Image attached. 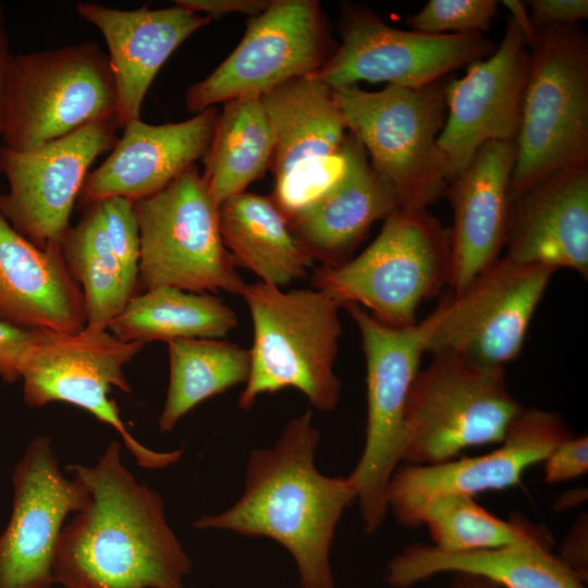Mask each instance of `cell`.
<instances>
[{
	"instance_id": "6da1fadb",
	"label": "cell",
	"mask_w": 588,
	"mask_h": 588,
	"mask_svg": "<svg viewBox=\"0 0 588 588\" xmlns=\"http://www.w3.org/2000/svg\"><path fill=\"white\" fill-rule=\"evenodd\" d=\"M68 470L87 488L86 506L65 523L54 583L64 588H185L192 562L170 527L162 497L123 464L120 441L94 465Z\"/></svg>"
},
{
	"instance_id": "7a4b0ae2",
	"label": "cell",
	"mask_w": 588,
	"mask_h": 588,
	"mask_svg": "<svg viewBox=\"0 0 588 588\" xmlns=\"http://www.w3.org/2000/svg\"><path fill=\"white\" fill-rule=\"evenodd\" d=\"M319 442L310 409L289 420L273 446L250 451L241 497L194 527L272 539L293 558L299 588H334V532L355 492L347 477L317 469Z\"/></svg>"
},
{
	"instance_id": "3957f363",
	"label": "cell",
	"mask_w": 588,
	"mask_h": 588,
	"mask_svg": "<svg viewBox=\"0 0 588 588\" xmlns=\"http://www.w3.org/2000/svg\"><path fill=\"white\" fill-rule=\"evenodd\" d=\"M241 296L252 316L254 340L238 407L249 409L262 394L294 388L314 408L333 411L341 395L333 369L342 333L341 305L321 290L284 292L260 281L246 283Z\"/></svg>"
},
{
	"instance_id": "277c9868",
	"label": "cell",
	"mask_w": 588,
	"mask_h": 588,
	"mask_svg": "<svg viewBox=\"0 0 588 588\" xmlns=\"http://www.w3.org/2000/svg\"><path fill=\"white\" fill-rule=\"evenodd\" d=\"M529 61L509 201L555 172L588 164V39L578 24L527 37Z\"/></svg>"
},
{
	"instance_id": "5b68a950",
	"label": "cell",
	"mask_w": 588,
	"mask_h": 588,
	"mask_svg": "<svg viewBox=\"0 0 588 588\" xmlns=\"http://www.w3.org/2000/svg\"><path fill=\"white\" fill-rule=\"evenodd\" d=\"M450 232L427 209H400L383 221L376 240L357 257L321 265L314 287L340 305L355 303L379 322L403 328L450 281Z\"/></svg>"
},
{
	"instance_id": "8992f818",
	"label": "cell",
	"mask_w": 588,
	"mask_h": 588,
	"mask_svg": "<svg viewBox=\"0 0 588 588\" xmlns=\"http://www.w3.org/2000/svg\"><path fill=\"white\" fill-rule=\"evenodd\" d=\"M444 77L422 88L356 84L333 89L346 128L394 188L402 209H427L448 185L437 139L445 122Z\"/></svg>"
},
{
	"instance_id": "52a82bcc",
	"label": "cell",
	"mask_w": 588,
	"mask_h": 588,
	"mask_svg": "<svg viewBox=\"0 0 588 588\" xmlns=\"http://www.w3.org/2000/svg\"><path fill=\"white\" fill-rule=\"evenodd\" d=\"M522 408L504 367L433 355L409 391L401 463L439 464L467 448L499 444Z\"/></svg>"
},
{
	"instance_id": "ba28073f",
	"label": "cell",
	"mask_w": 588,
	"mask_h": 588,
	"mask_svg": "<svg viewBox=\"0 0 588 588\" xmlns=\"http://www.w3.org/2000/svg\"><path fill=\"white\" fill-rule=\"evenodd\" d=\"M343 308L360 333L367 388L365 444L347 479L355 492L364 529L375 534L389 513L385 493L392 474L401 464L405 408L440 308L437 306L424 320L403 328L379 322L355 303Z\"/></svg>"
},
{
	"instance_id": "9c48e42d",
	"label": "cell",
	"mask_w": 588,
	"mask_h": 588,
	"mask_svg": "<svg viewBox=\"0 0 588 588\" xmlns=\"http://www.w3.org/2000/svg\"><path fill=\"white\" fill-rule=\"evenodd\" d=\"M108 54L90 40L13 56L2 146L29 150L84 125L115 117Z\"/></svg>"
},
{
	"instance_id": "30bf717a",
	"label": "cell",
	"mask_w": 588,
	"mask_h": 588,
	"mask_svg": "<svg viewBox=\"0 0 588 588\" xmlns=\"http://www.w3.org/2000/svg\"><path fill=\"white\" fill-rule=\"evenodd\" d=\"M140 237L138 284L241 295L246 282L223 244L219 206L194 166L134 201Z\"/></svg>"
},
{
	"instance_id": "8fae6325",
	"label": "cell",
	"mask_w": 588,
	"mask_h": 588,
	"mask_svg": "<svg viewBox=\"0 0 588 588\" xmlns=\"http://www.w3.org/2000/svg\"><path fill=\"white\" fill-rule=\"evenodd\" d=\"M143 347L144 344L122 341L108 330L45 332L22 365L23 400L33 408L51 402L83 408L119 432L140 467L166 468L180 461L183 449L159 452L142 444L128 432L117 404L109 397L112 387L132 392L124 366Z\"/></svg>"
},
{
	"instance_id": "7c38bea8",
	"label": "cell",
	"mask_w": 588,
	"mask_h": 588,
	"mask_svg": "<svg viewBox=\"0 0 588 588\" xmlns=\"http://www.w3.org/2000/svg\"><path fill=\"white\" fill-rule=\"evenodd\" d=\"M335 49L317 1L272 0L248 21L228 58L187 88L186 109L196 114L219 102L262 96L290 79L316 73Z\"/></svg>"
},
{
	"instance_id": "4fadbf2b",
	"label": "cell",
	"mask_w": 588,
	"mask_h": 588,
	"mask_svg": "<svg viewBox=\"0 0 588 588\" xmlns=\"http://www.w3.org/2000/svg\"><path fill=\"white\" fill-rule=\"evenodd\" d=\"M554 269L506 257L439 303L426 352L504 367L516 359Z\"/></svg>"
},
{
	"instance_id": "5bb4252c",
	"label": "cell",
	"mask_w": 588,
	"mask_h": 588,
	"mask_svg": "<svg viewBox=\"0 0 588 588\" xmlns=\"http://www.w3.org/2000/svg\"><path fill=\"white\" fill-rule=\"evenodd\" d=\"M118 128L115 117H107L34 149L1 145L9 191L0 193V213L36 247H61L89 168L113 148Z\"/></svg>"
},
{
	"instance_id": "9a60e30c",
	"label": "cell",
	"mask_w": 588,
	"mask_h": 588,
	"mask_svg": "<svg viewBox=\"0 0 588 588\" xmlns=\"http://www.w3.org/2000/svg\"><path fill=\"white\" fill-rule=\"evenodd\" d=\"M340 33L341 44L313 74L332 89L359 81L422 88L488 58L497 48L477 33L431 35L397 29L357 4L343 9Z\"/></svg>"
},
{
	"instance_id": "2e32d148",
	"label": "cell",
	"mask_w": 588,
	"mask_h": 588,
	"mask_svg": "<svg viewBox=\"0 0 588 588\" xmlns=\"http://www.w3.org/2000/svg\"><path fill=\"white\" fill-rule=\"evenodd\" d=\"M503 3L512 16L494 52L469 64L462 78L445 81L449 113L437 143L448 183L467 168L481 146L515 140L518 133L529 61L525 28L530 22L520 1Z\"/></svg>"
},
{
	"instance_id": "e0dca14e",
	"label": "cell",
	"mask_w": 588,
	"mask_h": 588,
	"mask_svg": "<svg viewBox=\"0 0 588 588\" xmlns=\"http://www.w3.org/2000/svg\"><path fill=\"white\" fill-rule=\"evenodd\" d=\"M12 510L0 535V588H50L60 535L89 499L85 485L61 470L52 440L35 437L16 463Z\"/></svg>"
},
{
	"instance_id": "ac0fdd59",
	"label": "cell",
	"mask_w": 588,
	"mask_h": 588,
	"mask_svg": "<svg viewBox=\"0 0 588 588\" xmlns=\"http://www.w3.org/2000/svg\"><path fill=\"white\" fill-rule=\"evenodd\" d=\"M569 434L558 414L523 407L492 452L431 465L401 463L387 487L388 512L399 524L416 527L421 525L427 507L438 499L474 498L483 491L514 487L527 468L543 462Z\"/></svg>"
},
{
	"instance_id": "d6986e66",
	"label": "cell",
	"mask_w": 588,
	"mask_h": 588,
	"mask_svg": "<svg viewBox=\"0 0 588 588\" xmlns=\"http://www.w3.org/2000/svg\"><path fill=\"white\" fill-rule=\"evenodd\" d=\"M261 99L274 140L271 196L289 217L338 175L347 128L333 89L313 74L290 79Z\"/></svg>"
},
{
	"instance_id": "ffe728a7",
	"label": "cell",
	"mask_w": 588,
	"mask_h": 588,
	"mask_svg": "<svg viewBox=\"0 0 588 588\" xmlns=\"http://www.w3.org/2000/svg\"><path fill=\"white\" fill-rule=\"evenodd\" d=\"M218 115L212 107L176 123L131 121L107 159L86 175L79 205L86 207L113 196L134 203L159 193L204 158Z\"/></svg>"
},
{
	"instance_id": "44dd1931",
	"label": "cell",
	"mask_w": 588,
	"mask_h": 588,
	"mask_svg": "<svg viewBox=\"0 0 588 588\" xmlns=\"http://www.w3.org/2000/svg\"><path fill=\"white\" fill-rule=\"evenodd\" d=\"M342 158L335 179L287 217L306 252L326 266L348 260L376 221H384L402 209L392 185L372 167L351 133Z\"/></svg>"
},
{
	"instance_id": "7402d4cb",
	"label": "cell",
	"mask_w": 588,
	"mask_h": 588,
	"mask_svg": "<svg viewBox=\"0 0 588 588\" xmlns=\"http://www.w3.org/2000/svg\"><path fill=\"white\" fill-rule=\"evenodd\" d=\"M77 14L96 26L108 47L117 94L115 120L124 128L140 119L146 94L159 70L191 35L210 19L173 5L120 10L94 2L76 4Z\"/></svg>"
},
{
	"instance_id": "603a6c76",
	"label": "cell",
	"mask_w": 588,
	"mask_h": 588,
	"mask_svg": "<svg viewBox=\"0 0 588 588\" xmlns=\"http://www.w3.org/2000/svg\"><path fill=\"white\" fill-rule=\"evenodd\" d=\"M514 160L515 140L487 143L443 192L453 211V225L449 230V285L453 295L500 259Z\"/></svg>"
},
{
	"instance_id": "cb8c5ba5",
	"label": "cell",
	"mask_w": 588,
	"mask_h": 588,
	"mask_svg": "<svg viewBox=\"0 0 588 588\" xmlns=\"http://www.w3.org/2000/svg\"><path fill=\"white\" fill-rule=\"evenodd\" d=\"M505 257L588 275V164L564 169L510 203Z\"/></svg>"
},
{
	"instance_id": "d4e9b609",
	"label": "cell",
	"mask_w": 588,
	"mask_h": 588,
	"mask_svg": "<svg viewBox=\"0 0 588 588\" xmlns=\"http://www.w3.org/2000/svg\"><path fill=\"white\" fill-rule=\"evenodd\" d=\"M0 321L54 333H74L86 326L84 296L61 247H36L1 213Z\"/></svg>"
},
{
	"instance_id": "484cf974",
	"label": "cell",
	"mask_w": 588,
	"mask_h": 588,
	"mask_svg": "<svg viewBox=\"0 0 588 588\" xmlns=\"http://www.w3.org/2000/svg\"><path fill=\"white\" fill-rule=\"evenodd\" d=\"M445 572L479 576L503 588H586L551 544L538 541L461 552L413 543L390 560L384 577L392 587L408 588Z\"/></svg>"
},
{
	"instance_id": "4316f807",
	"label": "cell",
	"mask_w": 588,
	"mask_h": 588,
	"mask_svg": "<svg viewBox=\"0 0 588 588\" xmlns=\"http://www.w3.org/2000/svg\"><path fill=\"white\" fill-rule=\"evenodd\" d=\"M219 225L235 265L254 272L260 282L281 289L305 278L314 266L272 196L244 192L224 200L219 205Z\"/></svg>"
},
{
	"instance_id": "83f0119b",
	"label": "cell",
	"mask_w": 588,
	"mask_h": 588,
	"mask_svg": "<svg viewBox=\"0 0 588 588\" xmlns=\"http://www.w3.org/2000/svg\"><path fill=\"white\" fill-rule=\"evenodd\" d=\"M236 324L235 311L221 297L159 286L134 295L108 331L122 341L145 345L176 339H220Z\"/></svg>"
},
{
	"instance_id": "f1b7e54d",
	"label": "cell",
	"mask_w": 588,
	"mask_h": 588,
	"mask_svg": "<svg viewBox=\"0 0 588 588\" xmlns=\"http://www.w3.org/2000/svg\"><path fill=\"white\" fill-rule=\"evenodd\" d=\"M224 103L204 156L201 174L218 206L264 176L270 168L274 145L261 96L240 97Z\"/></svg>"
},
{
	"instance_id": "f546056e",
	"label": "cell",
	"mask_w": 588,
	"mask_h": 588,
	"mask_svg": "<svg viewBox=\"0 0 588 588\" xmlns=\"http://www.w3.org/2000/svg\"><path fill=\"white\" fill-rule=\"evenodd\" d=\"M169 385L158 420L160 432L171 431L179 420L207 399L246 383L249 350L225 340L176 339L167 342Z\"/></svg>"
},
{
	"instance_id": "4dcf8cb0",
	"label": "cell",
	"mask_w": 588,
	"mask_h": 588,
	"mask_svg": "<svg viewBox=\"0 0 588 588\" xmlns=\"http://www.w3.org/2000/svg\"><path fill=\"white\" fill-rule=\"evenodd\" d=\"M61 252L84 296L85 328L108 330L135 293L109 245L100 203L85 207L81 220L66 231Z\"/></svg>"
},
{
	"instance_id": "1f68e13d",
	"label": "cell",
	"mask_w": 588,
	"mask_h": 588,
	"mask_svg": "<svg viewBox=\"0 0 588 588\" xmlns=\"http://www.w3.org/2000/svg\"><path fill=\"white\" fill-rule=\"evenodd\" d=\"M426 525L436 548L449 551L492 549L525 542L552 544L547 529L523 518L501 519L473 497L452 495L432 502L426 510Z\"/></svg>"
},
{
	"instance_id": "d6a6232c",
	"label": "cell",
	"mask_w": 588,
	"mask_h": 588,
	"mask_svg": "<svg viewBox=\"0 0 588 588\" xmlns=\"http://www.w3.org/2000/svg\"><path fill=\"white\" fill-rule=\"evenodd\" d=\"M498 14L495 0H430L406 19L412 30L431 34H481Z\"/></svg>"
},
{
	"instance_id": "836d02e7",
	"label": "cell",
	"mask_w": 588,
	"mask_h": 588,
	"mask_svg": "<svg viewBox=\"0 0 588 588\" xmlns=\"http://www.w3.org/2000/svg\"><path fill=\"white\" fill-rule=\"evenodd\" d=\"M99 203L109 245L123 270L128 286L135 293L138 284L140 237L134 203L119 196L109 197Z\"/></svg>"
},
{
	"instance_id": "e575fe53",
	"label": "cell",
	"mask_w": 588,
	"mask_h": 588,
	"mask_svg": "<svg viewBox=\"0 0 588 588\" xmlns=\"http://www.w3.org/2000/svg\"><path fill=\"white\" fill-rule=\"evenodd\" d=\"M544 481L556 483L584 475L588 469L587 436H573L561 440L543 461Z\"/></svg>"
},
{
	"instance_id": "d590c367",
	"label": "cell",
	"mask_w": 588,
	"mask_h": 588,
	"mask_svg": "<svg viewBox=\"0 0 588 588\" xmlns=\"http://www.w3.org/2000/svg\"><path fill=\"white\" fill-rule=\"evenodd\" d=\"M47 331L16 327L0 321V378L5 383L21 379V369L30 347Z\"/></svg>"
},
{
	"instance_id": "8d00e7d4",
	"label": "cell",
	"mask_w": 588,
	"mask_h": 588,
	"mask_svg": "<svg viewBox=\"0 0 588 588\" xmlns=\"http://www.w3.org/2000/svg\"><path fill=\"white\" fill-rule=\"evenodd\" d=\"M526 3L535 29L577 24L588 17L587 0H530Z\"/></svg>"
},
{
	"instance_id": "74e56055",
	"label": "cell",
	"mask_w": 588,
	"mask_h": 588,
	"mask_svg": "<svg viewBox=\"0 0 588 588\" xmlns=\"http://www.w3.org/2000/svg\"><path fill=\"white\" fill-rule=\"evenodd\" d=\"M175 5L211 19L242 13L253 15L261 14L271 3L269 0H176Z\"/></svg>"
},
{
	"instance_id": "f35d334b",
	"label": "cell",
	"mask_w": 588,
	"mask_h": 588,
	"mask_svg": "<svg viewBox=\"0 0 588 588\" xmlns=\"http://www.w3.org/2000/svg\"><path fill=\"white\" fill-rule=\"evenodd\" d=\"M587 525L586 514L579 516L563 541L561 556L566 565L569 566L585 583H587L588 575Z\"/></svg>"
},
{
	"instance_id": "ab89813d",
	"label": "cell",
	"mask_w": 588,
	"mask_h": 588,
	"mask_svg": "<svg viewBox=\"0 0 588 588\" xmlns=\"http://www.w3.org/2000/svg\"><path fill=\"white\" fill-rule=\"evenodd\" d=\"M13 56L9 49L3 4L0 2V146L5 117L7 82Z\"/></svg>"
},
{
	"instance_id": "60d3db41",
	"label": "cell",
	"mask_w": 588,
	"mask_h": 588,
	"mask_svg": "<svg viewBox=\"0 0 588 588\" xmlns=\"http://www.w3.org/2000/svg\"><path fill=\"white\" fill-rule=\"evenodd\" d=\"M450 588H503L486 578L464 574L455 573Z\"/></svg>"
},
{
	"instance_id": "b9f144b4",
	"label": "cell",
	"mask_w": 588,
	"mask_h": 588,
	"mask_svg": "<svg viewBox=\"0 0 588 588\" xmlns=\"http://www.w3.org/2000/svg\"><path fill=\"white\" fill-rule=\"evenodd\" d=\"M586 491L584 492L583 489L572 490L561 495L560 500L556 501L555 504L558 509H567L569 500H572V503L576 505L577 503L581 502L584 498L586 499Z\"/></svg>"
}]
</instances>
